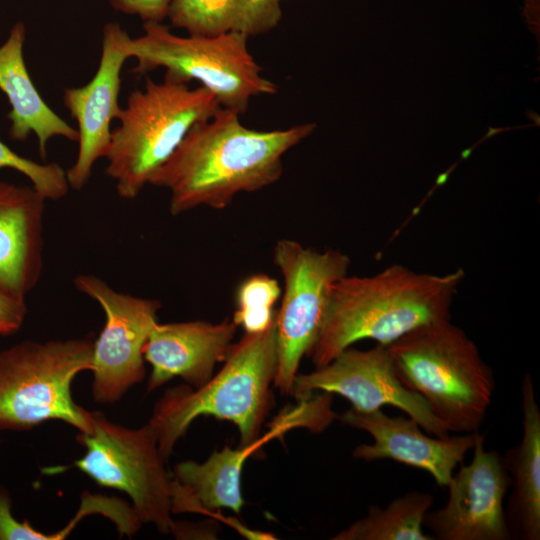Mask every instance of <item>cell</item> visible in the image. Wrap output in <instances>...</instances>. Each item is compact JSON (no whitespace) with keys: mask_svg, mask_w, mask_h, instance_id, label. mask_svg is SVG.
Wrapping results in <instances>:
<instances>
[{"mask_svg":"<svg viewBox=\"0 0 540 540\" xmlns=\"http://www.w3.org/2000/svg\"><path fill=\"white\" fill-rule=\"evenodd\" d=\"M314 123L283 130L245 127L240 114L220 108L196 123L173 154L150 177L170 192L177 216L196 207L224 209L241 192H255L279 180L283 155L312 134Z\"/></svg>","mask_w":540,"mask_h":540,"instance_id":"obj_1","label":"cell"},{"mask_svg":"<svg viewBox=\"0 0 540 540\" xmlns=\"http://www.w3.org/2000/svg\"><path fill=\"white\" fill-rule=\"evenodd\" d=\"M464 276L462 269L436 275L394 264L371 276L342 277L330 289L307 357L321 367L360 340L388 346L420 326L451 319Z\"/></svg>","mask_w":540,"mask_h":540,"instance_id":"obj_2","label":"cell"},{"mask_svg":"<svg viewBox=\"0 0 540 540\" xmlns=\"http://www.w3.org/2000/svg\"><path fill=\"white\" fill-rule=\"evenodd\" d=\"M275 319L261 332L245 333L232 344L222 368L203 385L187 384L165 391L148 423L165 460L193 421L202 416L232 422L246 446L260 438L273 405L271 385L276 371Z\"/></svg>","mask_w":540,"mask_h":540,"instance_id":"obj_3","label":"cell"},{"mask_svg":"<svg viewBox=\"0 0 540 540\" xmlns=\"http://www.w3.org/2000/svg\"><path fill=\"white\" fill-rule=\"evenodd\" d=\"M385 347L402 384L427 402L449 432L479 430L492 402L493 372L451 319L420 326Z\"/></svg>","mask_w":540,"mask_h":540,"instance_id":"obj_4","label":"cell"},{"mask_svg":"<svg viewBox=\"0 0 540 540\" xmlns=\"http://www.w3.org/2000/svg\"><path fill=\"white\" fill-rule=\"evenodd\" d=\"M221 108L213 93L165 73L161 82L149 77L132 91L111 132L105 174L118 195L135 199L151 175L173 154L189 130Z\"/></svg>","mask_w":540,"mask_h":540,"instance_id":"obj_5","label":"cell"},{"mask_svg":"<svg viewBox=\"0 0 540 540\" xmlns=\"http://www.w3.org/2000/svg\"><path fill=\"white\" fill-rule=\"evenodd\" d=\"M93 344L90 338L24 340L0 350V430L26 431L58 420L89 432L92 412L73 400L71 386L90 371Z\"/></svg>","mask_w":540,"mask_h":540,"instance_id":"obj_6","label":"cell"},{"mask_svg":"<svg viewBox=\"0 0 540 540\" xmlns=\"http://www.w3.org/2000/svg\"><path fill=\"white\" fill-rule=\"evenodd\" d=\"M143 31L126 42L129 58L136 59L135 74L165 68L166 74L184 82L197 80L222 108L240 115L252 97L277 92L276 84L262 75L244 34L181 37L162 22H144Z\"/></svg>","mask_w":540,"mask_h":540,"instance_id":"obj_7","label":"cell"},{"mask_svg":"<svg viewBox=\"0 0 540 540\" xmlns=\"http://www.w3.org/2000/svg\"><path fill=\"white\" fill-rule=\"evenodd\" d=\"M76 439L85 453L74 466L99 486L125 493L142 523L169 534L174 524L171 474L150 424L128 428L92 411L90 431L78 433Z\"/></svg>","mask_w":540,"mask_h":540,"instance_id":"obj_8","label":"cell"},{"mask_svg":"<svg viewBox=\"0 0 540 540\" xmlns=\"http://www.w3.org/2000/svg\"><path fill=\"white\" fill-rule=\"evenodd\" d=\"M274 263L284 280L275 314L276 371L273 386L292 395L300 362L319 333L332 285L347 275L350 258L339 250L319 252L291 239L274 247Z\"/></svg>","mask_w":540,"mask_h":540,"instance_id":"obj_9","label":"cell"},{"mask_svg":"<svg viewBox=\"0 0 540 540\" xmlns=\"http://www.w3.org/2000/svg\"><path fill=\"white\" fill-rule=\"evenodd\" d=\"M74 285L105 313L104 326L93 344L91 391L95 402L113 404L145 378L143 348L162 305L156 299L118 292L92 274L77 275Z\"/></svg>","mask_w":540,"mask_h":540,"instance_id":"obj_10","label":"cell"},{"mask_svg":"<svg viewBox=\"0 0 540 540\" xmlns=\"http://www.w3.org/2000/svg\"><path fill=\"white\" fill-rule=\"evenodd\" d=\"M316 391L338 394L348 400L352 408L362 412L392 405L416 420L427 434L449 436L448 429L427 402L402 384L385 346L377 345L369 350L351 346L328 364L296 375L293 396L302 399Z\"/></svg>","mask_w":540,"mask_h":540,"instance_id":"obj_11","label":"cell"},{"mask_svg":"<svg viewBox=\"0 0 540 540\" xmlns=\"http://www.w3.org/2000/svg\"><path fill=\"white\" fill-rule=\"evenodd\" d=\"M469 464L460 463L446 488L448 499L429 510L423 525L438 540H511L504 499L510 477L496 450H486L477 432Z\"/></svg>","mask_w":540,"mask_h":540,"instance_id":"obj_12","label":"cell"},{"mask_svg":"<svg viewBox=\"0 0 540 540\" xmlns=\"http://www.w3.org/2000/svg\"><path fill=\"white\" fill-rule=\"evenodd\" d=\"M129 34L119 23L108 22L103 27L102 50L97 71L84 86L66 88L63 102L78 128V154L66 170L69 187L81 190L88 183L100 158L106 156L111 123L119 118L121 70L129 59L126 42Z\"/></svg>","mask_w":540,"mask_h":540,"instance_id":"obj_13","label":"cell"},{"mask_svg":"<svg viewBox=\"0 0 540 540\" xmlns=\"http://www.w3.org/2000/svg\"><path fill=\"white\" fill-rule=\"evenodd\" d=\"M338 418L373 438L372 444L354 448V458L366 462L391 459L424 470L440 487H446L456 467L473 448L478 432L446 437L427 435L410 416L390 417L381 409L362 412L351 407Z\"/></svg>","mask_w":540,"mask_h":540,"instance_id":"obj_14","label":"cell"},{"mask_svg":"<svg viewBox=\"0 0 540 540\" xmlns=\"http://www.w3.org/2000/svg\"><path fill=\"white\" fill-rule=\"evenodd\" d=\"M237 325L224 320L220 323L186 321L160 324L153 327L143 348L144 360L151 365L147 391L151 392L175 377L197 388L224 362Z\"/></svg>","mask_w":540,"mask_h":540,"instance_id":"obj_15","label":"cell"},{"mask_svg":"<svg viewBox=\"0 0 540 540\" xmlns=\"http://www.w3.org/2000/svg\"><path fill=\"white\" fill-rule=\"evenodd\" d=\"M45 197L31 186L0 182V287L23 297L43 268Z\"/></svg>","mask_w":540,"mask_h":540,"instance_id":"obj_16","label":"cell"},{"mask_svg":"<svg viewBox=\"0 0 540 540\" xmlns=\"http://www.w3.org/2000/svg\"><path fill=\"white\" fill-rule=\"evenodd\" d=\"M279 433L280 430L273 426L268 437L249 445L214 451L202 463L188 460L175 465L171 474L172 514L190 512L212 516L221 508L240 513L244 505L241 493L243 464L264 440Z\"/></svg>","mask_w":540,"mask_h":540,"instance_id":"obj_17","label":"cell"},{"mask_svg":"<svg viewBox=\"0 0 540 540\" xmlns=\"http://www.w3.org/2000/svg\"><path fill=\"white\" fill-rule=\"evenodd\" d=\"M25 38L26 27L23 22H17L0 46V90L11 106L7 116L10 138L24 141L34 134L40 156L45 160L51 138L63 137L78 142L79 134L44 101L36 89L24 61Z\"/></svg>","mask_w":540,"mask_h":540,"instance_id":"obj_18","label":"cell"},{"mask_svg":"<svg viewBox=\"0 0 540 540\" xmlns=\"http://www.w3.org/2000/svg\"><path fill=\"white\" fill-rule=\"evenodd\" d=\"M523 434L502 456L512 492L505 508L511 539H540V409L532 377L521 382Z\"/></svg>","mask_w":540,"mask_h":540,"instance_id":"obj_19","label":"cell"},{"mask_svg":"<svg viewBox=\"0 0 540 540\" xmlns=\"http://www.w3.org/2000/svg\"><path fill=\"white\" fill-rule=\"evenodd\" d=\"M281 0H171L167 18L189 35L240 33L248 38L278 26Z\"/></svg>","mask_w":540,"mask_h":540,"instance_id":"obj_20","label":"cell"},{"mask_svg":"<svg viewBox=\"0 0 540 540\" xmlns=\"http://www.w3.org/2000/svg\"><path fill=\"white\" fill-rule=\"evenodd\" d=\"M433 503L430 493L412 491L385 508L371 505L366 516L331 537L332 540H434L423 531L424 517Z\"/></svg>","mask_w":540,"mask_h":540,"instance_id":"obj_21","label":"cell"},{"mask_svg":"<svg viewBox=\"0 0 540 540\" xmlns=\"http://www.w3.org/2000/svg\"><path fill=\"white\" fill-rule=\"evenodd\" d=\"M281 294L275 279L257 274L245 279L236 293V311L233 322L243 327L245 333L267 329L275 319L273 306Z\"/></svg>","mask_w":540,"mask_h":540,"instance_id":"obj_22","label":"cell"},{"mask_svg":"<svg viewBox=\"0 0 540 540\" xmlns=\"http://www.w3.org/2000/svg\"><path fill=\"white\" fill-rule=\"evenodd\" d=\"M11 168L25 175L46 200H60L69 192L64 170L57 163H38L15 153L0 140V169Z\"/></svg>","mask_w":540,"mask_h":540,"instance_id":"obj_23","label":"cell"},{"mask_svg":"<svg viewBox=\"0 0 540 540\" xmlns=\"http://www.w3.org/2000/svg\"><path fill=\"white\" fill-rule=\"evenodd\" d=\"M0 540H49L48 534L32 527L27 520L20 522L12 514L9 492L0 486Z\"/></svg>","mask_w":540,"mask_h":540,"instance_id":"obj_24","label":"cell"},{"mask_svg":"<svg viewBox=\"0 0 540 540\" xmlns=\"http://www.w3.org/2000/svg\"><path fill=\"white\" fill-rule=\"evenodd\" d=\"M110 6L123 14L139 17L144 22H162L167 18L171 0H108Z\"/></svg>","mask_w":540,"mask_h":540,"instance_id":"obj_25","label":"cell"},{"mask_svg":"<svg viewBox=\"0 0 540 540\" xmlns=\"http://www.w3.org/2000/svg\"><path fill=\"white\" fill-rule=\"evenodd\" d=\"M27 312L25 298L12 295L0 287V335L8 336L18 332Z\"/></svg>","mask_w":540,"mask_h":540,"instance_id":"obj_26","label":"cell"},{"mask_svg":"<svg viewBox=\"0 0 540 540\" xmlns=\"http://www.w3.org/2000/svg\"><path fill=\"white\" fill-rule=\"evenodd\" d=\"M282 1V0H281Z\"/></svg>","mask_w":540,"mask_h":540,"instance_id":"obj_27","label":"cell"}]
</instances>
